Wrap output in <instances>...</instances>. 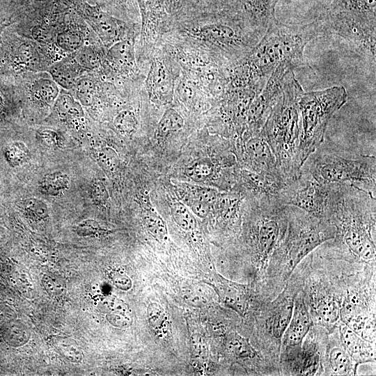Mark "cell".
Here are the masks:
<instances>
[{"label": "cell", "mask_w": 376, "mask_h": 376, "mask_svg": "<svg viewBox=\"0 0 376 376\" xmlns=\"http://www.w3.org/2000/svg\"><path fill=\"white\" fill-rule=\"evenodd\" d=\"M375 195L352 185L329 184L324 219L336 234L327 250L375 264Z\"/></svg>", "instance_id": "cell-1"}, {"label": "cell", "mask_w": 376, "mask_h": 376, "mask_svg": "<svg viewBox=\"0 0 376 376\" xmlns=\"http://www.w3.org/2000/svg\"><path fill=\"white\" fill-rule=\"evenodd\" d=\"M321 36L318 22L290 26L275 21L238 65L254 86L263 88L280 64L288 63L294 68L305 65L306 46Z\"/></svg>", "instance_id": "cell-2"}, {"label": "cell", "mask_w": 376, "mask_h": 376, "mask_svg": "<svg viewBox=\"0 0 376 376\" xmlns=\"http://www.w3.org/2000/svg\"><path fill=\"white\" fill-rule=\"evenodd\" d=\"M293 70L287 72L281 93L261 130L286 184L299 176L301 167L299 153L301 121L298 102L304 90Z\"/></svg>", "instance_id": "cell-3"}, {"label": "cell", "mask_w": 376, "mask_h": 376, "mask_svg": "<svg viewBox=\"0 0 376 376\" xmlns=\"http://www.w3.org/2000/svg\"><path fill=\"white\" fill-rule=\"evenodd\" d=\"M180 31L191 47L228 67L245 57L262 37L244 18L207 21Z\"/></svg>", "instance_id": "cell-4"}, {"label": "cell", "mask_w": 376, "mask_h": 376, "mask_svg": "<svg viewBox=\"0 0 376 376\" xmlns=\"http://www.w3.org/2000/svg\"><path fill=\"white\" fill-rule=\"evenodd\" d=\"M319 182L348 184L375 195L376 160L373 155L318 147L301 167Z\"/></svg>", "instance_id": "cell-5"}, {"label": "cell", "mask_w": 376, "mask_h": 376, "mask_svg": "<svg viewBox=\"0 0 376 376\" xmlns=\"http://www.w3.org/2000/svg\"><path fill=\"white\" fill-rule=\"evenodd\" d=\"M288 228L269 263H283L286 279L314 249L335 237V227L297 207L288 205Z\"/></svg>", "instance_id": "cell-6"}, {"label": "cell", "mask_w": 376, "mask_h": 376, "mask_svg": "<svg viewBox=\"0 0 376 376\" xmlns=\"http://www.w3.org/2000/svg\"><path fill=\"white\" fill-rule=\"evenodd\" d=\"M347 98V93L343 86L302 91L298 102L301 121L299 153L301 166L321 146L329 120L345 104Z\"/></svg>", "instance_id": "cell-7"}, {"label": "cell", "mask_w": 376, "mask_h": 376, "mask_svg": "<svg viewBox=\"0 0 376 376\" xmlns=\"http://www.w3.org/2000/svg\"><path fill=\"white\" fill-rule=\"evenodd\" d=\"M375 6L376 0H338L328 17L318 23L323 35L338 36L375 58Z\"/></svg>", "instance_id": "cell-8"}, {"label": "cell", "mask_w": 376, "mask_h": 376, "mask_svg": "<svg viewBox=\"0 0 376 376\" xmlns=\"http://www.w3.org/2000/svg\"><path fill=\"white\" fill-rule=\"evenodd\" d=\"M329 184L317 181L308 172L300 169L299 176L287 183L276 198L285 205L297 207L324 219Z\"/></svg>", "instance_id": "cell-9"}, {"label": "cell", "mask_w": 376, "mask_h": 376, "mask_svg": "<svg viewBox=\"0 0 376 376\" xmlns=\"http://www.w3.org/2000/svg\"><path fill=\"white\" fill-rule=\"evenodd\" d=\"M236 148L244 169L286 184L279 172L274 155L262 131L253 134L244 132L236 143Z\"/></svg>", "instance_id": "cell-10"}, {"label": "cell", "mask_w": 376, "mask_h": 376, "mask_svg": "<svg viewBox=\"0 0 376 376\" xmlns=\"http://www.w3.org/2000/svg\"><path fill=\"white\" fill-rule=\"evenodd\" d=\"M290 69L295 68L290 64L281 63L272 72L265 85L250 105L245 132L253 134L261 131L281 93L285 76Z\"/></svg>", "instance_id": "cell-11"}, {"label": "cell", "mask_w": 376, "mask_h": 376, "mask_svg": "<svg viewBox=\"0 0 376 376\" xmlns=\"http://www.w3.org/2000/svg\"><path fill=\"white\" fill-rule=\"evenodd\" d=\"M342 299L328 285L313 281L309 287V311L311 317L332 331L340 320Z\"/></svg>", "instance_id": "cell-12"}, {"label": "cell", "mask_w": 376, "mask_h": 376, "mask_svg": "<svg viewBox=\"0 0 376 376\" xmlns=\"http://www.w3.org/2000/svg\"><path fill=\"white\" fill-rule=\"evenodd\" d=\"M171 59L157 55L151 62L145 86L150 100L156 105H164L172 102L174 95L175 75Z\"/></svg>", "instance_id": "cell-13"}, {"label": "cell", "mask_w": 376, "mask_h": 376, "mask_svg": "<svg viewBox=\"0 0 376 376\" xmlns=\"http://www.w3.org/2000/svg\"><path fill=\"white\" fill-rule=\"evenodd\" d=\"M77 7L107 48L118 41L133 38L124 22L104 13L98 6L81 3Z\"/></svg>", "instance_id": "cell-14"}, {"label": "cell", "mask_w": 376, "mask_h": 376, "mask_svg": "<svg viewBox=\"0 0 376 376\" xmlns=\"http://www.w3.org/2000/svg\"><path fill=\"white\" fill-rule=\"evenodd\" d=\"M312 324L313 320L305 293L300 292L295 297L292 317L281 339L283 355L301 347Z\"/></svg>", "instance_id": "cell-15"}, {"label": "cell", "mask_w": 376, "mask_h": 376, "mask_svg": "<svg viewBox=\"0 0 376 376\" xmlns=\"http://www.w3.org/2000/svg\"><path fill=\"white\" fill-rule=\"evenodd\" d=\"M297 294L286 288L267 306L266 331L279 347L281 345L283 335L292 317Z\"/></svg>", "instance_id": "cell-16"}, {"label": "cell", "mask_w": 376, "mask_h": 376, "mask_svg": "<svg viewBox=\"0 0 376 376\" xmlns=\"http://www.w3.org/2000/svg\"><path fill=\"white\" fill-rule=\"evenodd\" d=\"M25 88L30 104L42 111H52L61 89L48 72L33 76Z\"/></svg>", "instance_id": "cell-17"}, {"label": "cell", "mask_w": 376, "mask_h": 376, "mask_svg": "<svg viewBox=\"0 0 376 376\" xmlns=\"http://www.w3.org/2000/svg\"><path fill=\"white\" fill-rule=\"evenodd\" d=\"M109 66L123 76H131L138 70L134 38L118 41L108 48Z\"/></svg>", "instance_id": "cell-18"}, {"label": "cell", "mask_w": 376, "mask_h": 376, "mask_svg": "<svg viewBox=\"0 0 376 376\" xmlns=\"http://www.w3.org/2000/svg\"><path fill=\"white\" fill-rule=\"evenodd\" d=\"M337 327L341 344L357 366L375 361V347L370 341L360 336L340 320Z\"/></svg>", "instance_id": "cell-19"}, {"label": "cell", "mask_w": 376, "mask_h": 376, "mask_svg": "<svg viewBox=\"0 0 376 376\" xmlns=\"http://www.w3.org/2000/svg\"><path fill=\"white\" fill-rule=\"evenodd\" d=\"M283 356L294 367L290 371L292 375H314L320 373L321 368L318 348L312 340H306L299 348Z\"/></svg>", "instance_id": "cell-20"}, {"label": "cell", "mask_w": 376, "mask_h": 376, "mask_svg": "<svg viewBox=\"0 0 376 376\" xmlns=\"http://www.w3.org/2000/svg\"><path fill=\"white\" fill-rule=\"evenodd\" d=\"M52 114L59 121L73 128L81 127L84 123L82 105L68 91L61 88L52 109Z\"/></svg>", "instance_id": "cell-21"}, {"label": "cell", "mask_w": 376, "mask_h": 376, "mask_svg": "<svg viewBox=\"0 0 376 376\" xmlns=\"http://www.w3.org/2000/svg\"><path fill=\"white\" fill-rule=\"evenodd\" d=\"M214 288L224 304L240 315H244L249 300L248 290L245 285L230 281L219 276Z\"/></svg>", "instance_id": "cell-22"}, {"label": "cell", "mask_w": 376, "mask_h": 376, "mask_svg": "<svg viewBox=\"0 0 376 376\" xmlns=\"http://www.w3.org/2000/svg\"><path fill=\"white\" fill-rule=\"evenodd\" d=\"M47 70L56 83L67 91L73 88L77 80L84 71L77 65L72 56L56 61L47 67Z\"/></svg>", "instance_id": "cell-23"}, {"label": "cell", "mask_w": 376, "mask_h": 376, "mask_svg": "<svg viewBox=\"0 0 376 376\" xmlns=\"http://www.w3.org/2000/svg\"><path fill=\"white\" fill-rule=\"evenodd\" d=\"M327 363L332 375H355L357 365L351 359L340 341L329 348Z\"/></svg>", "instance_id": "cell-24"}, {"label": "cell", "mask_w": 376, "mask_h": 376, "mask_svg": "<svg viewBox=\"0 0 376 376\" xmlns=\"http://www.w3.org/2000/svg\"><path fill=\"white\" fill-rule=\"evenodd\" d=\"M70 185V177L62 171L45 174L38 184L39 191L47 196L58 197L66 191Z\"/></svg>", "instance_id": "cell-25"}, {"label": "cell", "mask_w": 376, "mask_h": 376, "mask_svg": "<svg viewBox=\"0 0 376 376\" xmlns=\"http://www.w3.org/2000/svg\"><path fill=\"white\" fill-rule=\"evenodd\" d=\"M185 120L181 114L173 108H169L162 116L155 130V136L159 140L166 139L172 133L182 129Z\"/></svg>", "instance_id": "cell-26"}, {"label": "cell", "mask_w": 376, "mask_h": 376, "mask_svg": "<svg viewBox=\"0 0 376 376\" xmlns=\"http://www.w3.org/2000/svg\"><path fill=\"white\" fill-rule=\"evenodd\" d=\"M97 81L92 76L81 75L77 80L72 90L75 91V95L77 101L84 107H91L98 92Z\"/></svg>", "instance_id": "cell-27"}, {"label": "cell", "mask_w": 376, "mask_h": 376, "mask_svg": "<svg viewBox=\"0 0 376 376\" xmlns=\"http://www.w3.org/2000/svg\"><path fill=\"white\" fill-rule=\"evenodd\" d=\"M225 344L227 351L236 358L244 359L257 357L256 351L249 340L236 331L227 334Z\"/></svg>", "instance_id": "cell-28"}, {"label": "cell", "mask_w": 376, "mask_h": 376, "mask_svg": "<svg viewBox=\"0 0 376 376\" xmlns=\"http://www.w3.org/2000/svg\"><path fill=\"white\" fill-rule=\"evenodd\" d=\"M72 54L75 62L84 71L97 70L102 64V58L97 49L91 45H84Z\"/></svg>", "instance_id": "cell-29"}, {"label": "cell", "mask_w": 376, "mask_h": 376, "mask_svg": "<svg viewBox=\"0 0 376 376\" xmlns=\"http://www.w3.org/2000/svg\"><path fill=\"white\" fill-rule=\"evenodd\" d=\"M148 324L159 336L167 334L169 329V318L164 309L156 302H150L146 309Z\"/></svg>", "instance_id": "cell-30"}, {"label": "cell", "mask_w": 376, "mask_h": 376, "mask_svg": "<svg viewBox=\"0 0 376 376\" xmlns=\"http://www.w3.org/2000/svg\"><path fill=\"white\" fill-rule=\"evenodd\" d=\"M84 34L79 30L66 29L58 32L56 36L57 46L65 52L74 53L84 43Z\"/></svg>", "instance_id": "cell-31"}, {"label": "cell", "mask_w": 376, "mask_h": 376, "mask_svg": "<svg viewBox=\"0 0 376 376\" xmlns=\"http://www.w3.org/2000/svg\"><path fill=\"white\" fill-rule=\"evenodd\" d=\"M3 155L9 166L17 167L27 162L30 157V152L23 141H14L6 145Z\"/></svg>", "instance_id": "cell-32"}, {"label": "cell", "mask_w": 376, "mask_h": 376, "mask_svg": "<svg viewBox=\"0 0 376 376\" xmlns=\"http://www.w3.org/2000/svg\"><path fill=\"white\" fill-rule=\"evenodd\" d=\"M143 224L156 240L164 241L167 239V228L163 219L153 210L148 209L143 214Z\"/></svg>", "instance_id": "cell-33"}, {"label": "cell", "mask_w": 376, "mask_h": 376, "mask_svg": "<svg viewBox=\"0 0 376 376\" xmlns=\"http://www.w3.org/2000/svg\"><path fill=\"white\" fill-rule=\"evenodd\" d=\"M19 206L27 217L34 221H40L49 216L47 203L40 198L34 197L23 198L20 201Z\"/></svg>", "instance_id": "cell-34"}, {"label": "cell", "mask_w": 376, "mask_h": 376, "mask_svg": "<svg viewBox=\"0 0 376 376\" xmlns=\"http://www.w3.org/2000/svg\"><path fill=\"white\" fill-rule=\"evenodd\" d=\"M37 49L31 42L22 43L13 56V63L17 67L32 69L38 61Z\"/></svg>", "instance_id": "cell-35"}, {"label": "cell", "mask_w": 376, "mask_h": 376, "mask_svg": "<svg viewBox=\"0 0 376 376\" xmlns=\"http://www.w3.org/2000/svg\"><path fill=\"white\" fill-rule=\"evenodd\" d=\"M113 125L122 135L132 136L137 130V117L134 111L130 109L121 110L115 116Z\"/></svg>", "instance_id": "cell-36"}, {"label": "cell", "mask_w": 376, "mask_h": 376, "mask_svg": "<svg viewBox=\"0 0 376 376\" xmlns=\"http://www.w3.org/2000/svg\"><path fill=\"white\" fill-rule=\"evenodd\" d=\"M36 137L42 146L53 150L62 148L64 136L61 132L51 127H42L36 130Z\"/></svg>", "instance_id": "cell-37"}, {"label": "cell", "mask_w": 376, "mask_h": 376, "mask_svg": "<svg viewBox=\"0 0 376 376\" xmlns=\"http://www.w3.org/2000/svg\"><path fill=\"white\" fill-rule=\"evenodd\" d=\"M171 212L174 221L182 229L186 231L195 229L196 219L185 204L180 202L174 203L171 207Z\"/></svg>", "instance_id": "cell-38"}, {"label": "cell", "mask_w": 376, "mask_h": 376, "mask_svg": "<svg viewBox=\"0 0 376 376\" xmlns=\"http://www.w3.org/2000/svg\"><path fill=\"white\" fill-rule=\"evenodd\" d=\"M54 343L58 351L69 361L73 363L81 361L83 357L81 350L75 340L59 336L55 338Z\"/></svg>", "instance_id": "cell-39"}, {"label": "cell", "mask_w": 376, "mask_h": 376, "mask_svg": "<svg viewBox=\"0 0 376 376\" xmlns=\"http://www.w3.org/2000/svg\"><path fill=\"white\" fill-rule=\"evenodd\" d=\"M215 165L209 159H200L191 163L186 169L189 178L195 181H203L213 175Z\"/></svg>", "instance_id": "cell-40"}, {"label": "cell", "mask_w": 376, "mask_h": 376, "mask_svg": "<svg viewBox=\"0 0 376 376\" xmlns=\"http://www.w3.org/2000/svg\"><path fill=\"white\" fill-rule=\"evenodd\" d=\"M183 188L191 198L198 199L210 205L214 204L220 195L217 190L208 187L185 185Z\"/></svg>", "instance_id": "cell-41"}, {"label": "cell", "mask_w": 376, "mask_h": 376, "mask_svg": "<svg viewBox=\"0 0 376 376\" xmlns=\"http://www.w3.org/2000/svg\"><path fill=\"white\" fill-rule=\"evenodd\" d=\"M75 233L79 237H95L108 233L100 224L93 219H84L75 226Z\"/></svg>", "instance_id": "cell-42"}, {"label": "cell", "mask_w": 376, "mask_h": 376, "mask_svg": "<svg viewBox=\"0 0 376 376\" xmlns=\"http://www.w3.org/2000/svg\"><path fill=\"white\" fill-rule=\"evenodd\" d=\"M91 202L96 206H104L109 199V193L104 183L98 180H92L89 187Z\"/></svg>", "instance_id": "cell-43"}, {"label": "cell", "mask_w": 376, "mask_h": 376, "mask_svg": "<svg viewBox=\"0 0 376 376\" xmlns=\"http://www.w3.org/2000/svg\"><path fill=\"white\" fill-rule=\"evenodd\" d=\"M141 16V26L157 18L156 0H137Z\"/></svg>", "instance_id": "cell-44"}, {"label": "cell", "mask_w": 376, "mask_h": 376, "mask_svg": "<svg viewBox=\"0 0 376 376\" xmlns=\"http://www.w3.org/2000/svg\"><path fill=\"white\" fill-rule=\"evenodd\" d=\"M190 347L196 358L204 359L207 355V346L205 339L199 334H193L190 338Z\"/></svg>", "instance_id": "cell-45"}, {"label": "cell", "mask_w": 376, "mask_h": 376, "mask_svg": "<svg viewBox=\"0 0 376 376\" xmlns=\"http://www.w3.org/2000/svg\"><path fill=\"white\" fill-rule=\"evenodd\" d=\"M110 279L118 288L122 290H129L132 288V280L124 272L113 271L110 274Z\"/></svg>", "instance_id": "cell-46"}, {"label": "cell", "mask_w": 376, "mask_h": 376, "mask_svg": "<svg viewBox=\"0 0 376 376\" xmlns=\"http://www.w3.org/2000/svg\"><path fill=\"white\" fill-rule=\"evenodd\" d=\"M106 318L111 324L118 328H127L132 322L130 318L126 314L117 311L110 312L107 315Z\"/></svg>", "instance_id": "cell-47"}, {"label": "cell", "mask_w": 376, "mask_h": 376, "mask_svg": "<svg viewBox=\"0 0 376 376\" xmlns=\"http://www.w3.org/2000/svg\"><path fill=\"white\" fill-rule=\"evenodd\" d=\"M187 205L196 215L201 218L205 217L210 211V204L196 198L189 199Z\"/></svg>", "instance_id": "cell-48"}, {"label": "cell", "mask_w": 376, "mask_h": 376, "mask_svg": "<svg viewBox=\"0 0 376 376\" xmlns=\"http://www.w3.org/2000/svg\"><path fill=\"white\" fill-rule=\"evenodd\" d=\"M98 159L103 165L111 171L116 169L118 163L117 156L110 148L102 150L98 152Z\"/></svg>", "instance_id": "cell-49"}, {"label": "cell", "mask_w": 376, "mask_h": 376, "mask_svg": "<svg viewBox=\"0 0 376 376\" xmlns=\"http://www.w3.org/2000/svg\"><path fill=\"white\" fill-rule=\"evenodd\" d=\"M6 107L5 99L1 92H0V116L4 111Z\"/></svg>", "instance_id": "cell-50"}, {"label": "cell", "mask_w": 376, "mask_h": 376, "mask_svg": "<svg viewBox=\"0 0 376 376\" xmlns=\"http://www.w3.org/2000/svg\"><path fill=\"white\" fill-rule=\"evenodd\" d=\"M7 25H8L7 24H2L0 25V41H1L2 32Z\"/></svg>", "instance_id": "cell-51"}]
</instances>
